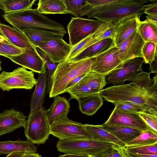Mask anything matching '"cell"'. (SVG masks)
<instances>
[{"label":"cell","mask_w":157,"mask_h":157,"mask_svg":"<svg viewBox=\"0 0 157 157\" xmlns=\"http://www.w3.org/2000/svg\"><path fill=\"white\" fill-rule=\"evenodd\" d=\"M50 125L46 110L40 108L30 113L24 127L25 135L33 144H44L50 134Z\"/></svg>","instance_id":"6"},{"label":"cell","mask_w":157,"mask_h":157,"mask_svg":"<svg viewBox=\"0 0 157 157\" xmlns=\"http://www.w3.org/2000/svg\"><path fill=\"white\" fill-rule=\"evenodd\" d=\"M112 151L106 154L101 157H112Z\"/></svg>","instance_id":"52"},{"label":"cell","mask_w":157,"mask_h":157,"mask_svg":"<svg viewBox=\"0 0 157 157\" xmlns=\"http://www.w3.org/2000/svg\"><path fill=\"white\" fill-rule=\"evenodd\" d=\"M150 72L142 71L138 72L128 81L140 89L157 94V91L152 87L153 79L151 78Z\"/></svg>","instance_id":"31"},{"label":"cell","mask_w":157,"mask_h":157,"mask_svg":"<svg viewBox=\"0 0 157 157\" xmlns=\"http://www.w3.org/2000/svg\"><path fill=\"white\" fill-rule=\"evenodd\" d=\"M23 52L16 55L6 56L13 62L39 74L47 70L46 62L37 52L36 47L22 49Z\"/></svg>","instance_id":"13"},{"label":"cell","mask_w":157,"mask_h":157,"mask_svg":"<svg viewBox=\"0 0 157 157\" xmlns=\"http://www.w3.org/2000/svg\"><path fill=\"white\" fill-rule=\"evenodd\" d=\"M0 33L12 44L20 49L35 47L22 31L1 22Z\"/></svg>","instance_id":"19"},{"label":"cell","mask_w":157,"mask_h":157,"mask_svg":"<svg viewBox=\"0 0 157 157\" xmlns=\"http://www.w3.org/2000/svg\"><path fill=\"white\" fill-rule=\"evenodd\" d=\"M95 58L76 61L64 60L59 63L52 77L49 97H55L64 93L66 86L73 79L91 72V66Z\"/></svg>","instance_id":"4"},{"label":"cell","mask_w":157,"mask_h":157,"mask_svg":"<svg viewBox=\"0 0 157 157\" xmlns=\"http://www.w3.org/2000/svg\"><path fill=\"white\" fill-rule=\"evenodd\" d=\"M35 0H0V9L5 13L31 9Z\"/></svg>","instance_id":"30"},{"label":"cell","mask_w":157,"mask_h":157,"mask_svg":"<svg viewBox=\"0 0 157 157\" xmlns=\"http://www.w3.org/2000/svg\"><path fill=\"white\" fill-rule=\"evenodd\" d=\"M157 44L150 42H145L142 50L144 62L150 65L157 57Z\"/></svg>","instance_id":"39"},{"label":"cell","mask_w":157,"mask_h":157,"mask_svg":"<svg viewBox=\"0 0 157 157\" xmlns=\"http://www.w3.org/2000/svg\"><path fill=\"white\" fill-rule=\"evenodd\" d=\"M23 52L22 49L14 46L7 38L0 34V55L4 56L16 55Z\"/></svg>","instance_id":"35"},{"label":"cell","mask_w":157,"mask_h":157,"mask_svg":"<svg viewBox=\"0 0 157 157\" xmlns=\"http://www.w3.org/2000/svg\"><path fill=\"white\" fill-rule=\"evenodd\" d=\"M113 46H115L113 39L101 40L83 51L70 61H76L96 57Z\"/></svg>","instance_id":"24"},{"label":"cell","mask_w":157,"mask_h":157,"mask_svg":"<svg viewBox=\"0 0 157 157\" xmlns=\"http://www.w3.org/2000/svg\"><path fill=\"white\" fill-rule=\"evenodd\" d=\"M48 72L39 74L35 88L31 96L30 112L42 107L45 96L47 86Z\"/></svg>","instance_id":"23"},{"label":"cell","mask_w":157,"mask_h":157,"mask_svg":"<svg viewBox=\"0 0 157 157\" xmlns=\"http://www.w3.org/2000/svg\"><path fill=\"white\" fill-rule=\"evenodd\" d=\"M68 13L75 17L79 16L82 10L87 4L86 0H63Z\"/></svg>","instance_id":"38"},{"label":"cell","mask_w":157,"mask_h":157,"mask_svg":"<svg viewBox=\"0 0 157 157\" xmlns=\"http://www.w3.org/2000/svg\"><path fill=\"white\" fill-rule=\"evenodd\" d=\"M123 149L126 157H157V155H143L132 153L127 151L124 147H123Z\"/></svg>","instance_id":"46"},{"label":"cell","mask_w":157,"mask_h":157,"mask_svg":"<svg viewBox=\"0 0 157 157\" xmlns=\"http://www.w3.org/2000/svg\"><path fill=\"white\" fill-rule=\"evenodd\" d=\"M136 30L143 40L157 44V26L145 20H137Z\"/></svg>","instance_id":"29"},{"label":"cell","mask_w":157,"mask_h":157,"mask_svg":"<svg viewBox=\"0 0 157 157\" xmlns=\"http://www.w3.org/2000/svg\"><path fill=\"white\" fill-rule=\"evenodd\" d=\"M21 157H41V155L36 153H25Z\"/></svg>","instance_id":"51"},{"label":"cell","mask_w":157,"mask_h":157,"mask_svg":"<svg viewBox=\"0 0 157 157\" xmlns=\"http://www.w3.org/2000/svg\"><path fill=\"white\" fill-rule=\"evenodd\" d=\"M103 22L97 20L72 17L67 26L69 44L72 47L94 33Z\"/></svg>","instance_id":"9"},{"label":"cell","mask_w":157,"mask_h":157,"mask_svg":"<svg viewBox=\"0 0 157 157\" xmlns=\"http://www.w3.org/2000/svg\"><path fill=\"white\" fill-rule=\"evenodd\" d=\"M36 8L41 14H67L63 0H40Z\"/></svg>","instance_id":"28"},{"label":"cell","mask_w":157,"mask_h":157,"mask_svg":"<svg viewBox=\"0 0 157 157\" xmlns=\"http://www.w3.org/2000/svg\"><path fill=\"white\" fill-rule=\"evenodd\" d=\"M84 124L86 130L92 136L93 139L113 143L121 147H124L125 144L124 143L101 128L99 125Z\"/></svg>","instance_id":"27"},{"label":"cell","mask_w":157,"mask_h":157,"mask_svg":"<svg viewBox=\"0 0 157 157\" xmlns=\"http://www.w3.org/2000/svg\"><path fill=\"white\" fill-rule=\"evenodd\" d=\"M78 101L80 111L88 116L94 114L103 104V98L99 93L81 98Z\"/></svg>","instance_id":"26"},{"label":"cell","mask_w":157,"mask_h":157,"mask_svg":"<svg viewBox=\"0 0 157 157\" xmlns=\"http://www.w3.org/2000/svg\"><path fill=\"white\" fill-rule=\"evenodd\" d=\"M114 105L115 108L120 110L138 113L145 111L150 108L147 105L137 104L129 101L120 102Z\"/></svg>","instance_id":"40"},{"label":"cell","mask_w":157,"mask_h":157,"mask_svg":"<svg viewBox=\"0 0 157 157\" xmlns=\"http://www.w3.org/2000/svg\"><path fill=\"white\" fill-rule=\"evenodd\" d=\"M144 60L142 58H134L123 63L110 72L105 78L107 83L113 86L123 85L139 72L142 71Z\"/></svg>","instance_id":"10"},{"label":"cell","mask_w":157,"mask_h":157,"mask_svg":"<svg viewBox=\"0 0 157 157\" xmlns=\"http://www.w3.org/2000/svg\"><path fill=\"white\" fill-rule=\"evenodd\" d=\"M128 152L143 155H157V144L135 147H124Z\"/></svg>","instance_id":"41"},{"label":"cell","mask_w":157,"mask_h":157,"mask_svg":"<svg viewBox=\"0 0 157 157\" xmlns=\"http://www.w3.org/2000/svg\"><path fill=\"white\" fill-rule=\"evenodd\" d=\"M150 73H153L155 75L157 74V59L156 58L153 60L150 65L149 69Z\"/></svg>","instance_id":"47"},{"label":"cell","mask_w":157,"mask_h":157,"mask_svg":"<svg viewBox=\"0 0 157 157\" xmlns=\"http://www.w3.org/2000/svg\"><path fill=\"white\" fill-rule=\"evenodd\" d=\"M157 144V133L150 129L143 131L136 138L126 143L124 147H135Z\"/></svg>","instance_id":"33"},{"label":"cell","mask_w":157,"mask_h":157,"mask_svg":"<svg viewBox=\"0 0 157 157\" xmlns=\"http://www.w3.org/2000/svg\"><path fill=\"white\" fill-rule=\"evenodd\" d=\"M26 117L24 113L14 108L5 109L0 113V136L25 127Z\"/></svg>","instance_id":"16"},{"label":"cell","mask_w":157,"mask_h":157,"mask_svg":"<svg viewBox=\"0 0 157 157\" xmlns=\"http://www.w3.org/2000/svg\"><path fill=\"white\" fill-rule=\"evenodd\" d=\"M25 153L22 152H13L8 155L6 157H21Z\"/></svg>","instance_id":"50"},{"label":"cell","mask_w":157,"mask_h":157,"mask_svg":"<svg viewBox=\"0 0 157 157\" xmlns=\"http://www.w3.org/2000/svg\"><path fill=\"white\" fill-rule=\"evenodd\" d=\"M105 78L102 75L91 71L86 73L79 82L99 92L107 84Z\"/></svg>","instance_id":"32"},{"label":"cell","mask_w":157,"mask_h":157,"mask_svg":"<svg viewBox=\"0 0 157 157\" xmlns=\"http://www.w3.org/2000/svg\"><path fill=\"white\" fill-rule=\"evenodd\" d=\"M123 147L117 146L113 148L112 151V157H126L124 151Z\"/></svg>","instance_id":"45"},{"label":"cell","mask_w":157,"mask_h":157,"mask_svg":"<svg viewBox=\"0 0 157 157\" xmlns=\"http://www.w3.org/2000/svg\"><path fill=\"white\" fill-rule=\"evenodd\" d=\"M117 146L113 143L93 139L59 140L56 144L57 150L59 152L94 157H101L111 151Z\"/></svg>","instance_id":"5"},{"label":"cell","mask_w":157,"mask_h":157,"mask_svg":"<svg viewBox=\"0 0 157 157\" xmlns=\"http://www.w3.org/2000/svg\"><path fill=\"white\" fill-rule=\"evenodd\" d=\"M88 5L91 7L104 6L117 2L118 0H86Z\"/></svg>","instance_id":"42"},{"label":"cell","mask_w":157,"mask_h":157,"mask_svg":"<svg viewBox=\"0 0 157 157\" xmlns=\"http://www.w3.org/2000/svg\"><path fill=\"white\" fill-rule=\"evenodd\" d=\"M67 92L70 96V100L75 99L78 101L81 98L99 93V92L78 82Z\"/></svg>","instance_id":"34"},{"label":"cell","mask_w":157,"mask_h":157,"mask_svg":"<svg viewBox=\"0 0 157 157\" xmlns=\"http://www.w3.org/2000/svg\"><path fill=\"white\" fill-rule=\"evenodd\" d=\"M37 82L33 71L18 67L10 72L3 71L0 74V88L3 91L13 89H31Z\"/></svg>","instance_id":"8"},{"label":"cell","mask_w":157,"mask_h":157,"mask_svg":"<svg viewBox=\"0 0 157 157\" xmlns=\"http://www.w3.org/2000/svg\"><path fill=\"white\" fill-rule=\"evenodd\" d=\"M90 157H94L92 156H90Z\"/></svg>","instance_id":"54"},{"label":"cell","mask_w":157,"mask_h":157,"mask_svg":"<svg viewBox=\"0 0 157 157\" xmlns=\"http://www.w3.org/2000/svg\"><path fill=\"white\" fill-rule=\"evenodd\" d=\"M141 16L125 18L113 23L115 46L117 47L136 30L137 20Z\"/></svg>","instance_id":"18"},{"label":"cell","mask_w":157,"mask_h":157,"mask_svg":"<svg viewBox=\"0 0 157 157\" xmlns=\"http://www.w3.org/2000/svg\"><path fill=\"white\" fill-rule=\"evenodd\" d=\"M2 16L13 28L21 31L30 28L47 29L64 35L67 33L61 24L49 19L38 12L36 8L5 13Z\"/></svg>","instance_id":"2"},{"label":"cell","mask_w":157,"mask_h":157,"mask_svg":"<svg viewBox=\"0 0 157 157\" xmlns=\"http://www.w3.org/2000/svg\"><path fill=\"white\" fill-rule=\"evenodd\" d=\"M146 17V21L157 26V16L147 15Z\"/></svg>","instance_id":"49"},{"label":"cell","mask_w":157,"mask_h":157,"mask_svg":"<svg viewBox=\"0 0 157 157\" xmlns=\"http://www.w3.org/2000/svg\"><path fill=\"white\" fill-rule=\"evenodd\" d=\"M1 60H0V71H2V68L1 67Z\"/></svg>","instance_id":"53"},{"label":"cell","mask_w":157,"mask_h":157,"mask_svg":"<svg viewBox=\"0 0 157 157\" xmlns=\"http://www.w3.org/2000/svg\"><path fill=\"white\" fill-rule=\"evenodd\" d=\"M113 24L103 22L94 33L72 48L65 61H70L83 51L99 41L107 38L114 40Z\"/></svg>","instance_id":"12"},{"label":"cell","mask_w":157,"mask_h":157,"mask_svg":"<svg viewBox=\"0 0 157 157\" xmlns=\"http://www.w3.org/2000/svg\"><path fill=\"white\" fill-rule=\"evenodd\" d=\"M86 74L78 76L71 80L67 85L64 93L67 92L70 89L77 83L85 76Z\"/></svg>","instance_id":"44"},{"label":"cell","mask_w":157,"mask_h":157,"mask_svg":"<svg viewBox=\"0 0 157 157\" xmlns=\"http://www.w3.org/2000/svg\"><path fill=\"white\" fill-rule=\"evenodd\" d=\"M139 113L151 130L157 133V108H150L147 110Z\"/></svg>","instance_id":"37"},{"label":"cell","mask_w":157,"mask_h":157,"mask_svg":"<svg viewBox=\"0 0 157 157\" xmlns=\"http://www.w3.org/2000/svg\"><path fill=\"white\" fill-rule=\"evenodd\" d=\"M22 31L36 47L52 40L62 39L64 35L60 33L42 29L27 28Z\"/></svg>","instance_id":"20"},{"label":"cell","mask_w":157,"mask_h":157,"mask_svg":"<svg viewBox=\"0 0 157 157\" xmlns=\"http://www.w3.org/2000/svg\"><path fill=\"white\" fill-rule=\"evenodd\" d=\"M38 47L46 54L52 62L56 63L65 60L72 48L63 38L51 40Z\"/></svg>","instance_id":"17"},{"label":"cell","mask_w":157,"mask_h":157,"mask_svg":"<svg viewBox=\"0 0 157 157\" xmlns=\"http://www.w3.org/2000/svg\"><path fill=\"white\" fill-rule=\"evenodd\" d=\"M105 123L127 126L143 131L151 130L139 113L121 110L115 107Z\"/></svg>","instance_id":"14"},{"label":"cell","mask_w":157,"mask_h":157,"mask_svg":"<svg viewBox=\"0 0 157 157\" xmlns=\"http://www.w3.org/2000/svg\"><path fill=\"white\" fill-rule=\"evenodd\" d=\"M144 43L136 29L117 47L122 62L137 58H143L142 50Z\"/></svg>","instance_id":"15"},{"label":"cell","mask_w":157,"mask_h":157,"mask_svg":"<svg viewBox=\"0 0 157 157\" xmlns=\"http://www.w3.org/2000/svg\"><path fill=\"white\" fill-rule=\"evenodd\" d=\"M99 126L125 144L136 138L143 131L127 126L105 123Z\"/></svg>","instance_id":"21"},{"label":"cell","mask_w":157,"mask_h":157,"mask_svg":"<svg viewBox=\"0 0 157 157\" xmlns=\"http://www.w3.org/2000/svg\"><path fill=\"white\" fill-rule=\"evenodd\" d=\"M70 108V103L65 98L59 95L55 97L50 108L46 110L50 124L59 117L67 116Z\"/></svg>","instance_id":"25"},{"label":"cell","mask_w":157,"mask_h":157,"mask_svg":"<svg viewBox=\"0 0 157 157\" xmlns=\"http://www.w3.org/2000/svg\"><path fill=\"white\" fill-rule=\"evenodd\" d=\"M36 49L40 56L46 62L48 72L46 93L49 94L52 86V77L58 64L52 62L46 54L40 48L36 47Z\"/></svg>","instance_id":"36"},{"label":"cell","mask_w":157,"mask_h":157,"mask_svg":"<svg viewBox=\"0 0 157 157\" xmlns=\"http://www.w3.org/2000/svg\"><path fill=\"white\" fill-rule=\"evenodd\" d=\"M37 150L36 146L29 140L0 141V154L7 155L13 152H22L35 153Z\"/></svg>","instance_id":"22"},{"label":"cell","mask_w":157,"mask_h":157,"mask_svg":"<svg viewBox=\"0 0 157 157\" xmlns=\"http://www.w3.org/2000/svg\"><path fill=\"white\" fill-rule=\"evenodd\" d=\"M147 0H118L116 2L103 6L91 7L87 3L79 16H87L102 22L116 23L124 18L142 15L147 5Z\"/></svg>","instance_id":"1"},{"label":"cell","mask_w":157,"mask_h":157,"mask_svg":"<svg viewBox=\"0 0 157 157\" xmlns=\"http://www.w3.org/2000/svg\"><path fill=\"white\" fill-rule=\"evenodd\" d=\"M90 156L86 155L69 153L59 155V157H90Z\"/></svg>","instance_id":"48"},{"label":"cell","mask_w":157,"mask_h":157,"mask_svg":"<svg viewBox=\"0 0 157 157\" xmlns=\"http://www.w3.org/2000/svg\"><path fill=\"white\" fill-rule=\"evenodd\" d=\"M99 94L114 105L129 101L157 108V94L144 91L130 83L112 86L100 90Z\"/></svg>","instance_id":"3"},{"label":"cell","mask_w":157,"mask_h":157,"mask_svg":"<svg viewBox=\"0 0 157 157\" xmlns=\"http://www.w3.org/2000/svg\"><path fill=\"white\" fill-rule=\"evenodd\" d=\"M123 63L118 48L113 46L95 57L91 70L106 77Z\"/></svg>","instance_id":"11"},{"label":"cell","mask_w":157,"mask_h":157,"mask_svg":"<svg viewBox=\"0 0 157 157\" xmlns=\"http://www.w3.org/2000/svg\"><path fill=\"white\" fill-rule=\"evenodd\" d=\"M144 13L147 15L157 16V2H153L147 5Z\"/></svg>","instance_id":"43"},{"label":"cell","mask_w":157,"mask_h":157,"mask_svg":"<svg viewBox=\"0 0 157 157\" xmlns=\"http://www.w3.org/2000/svg\"><path fill=\"white\" fill-rule=\"evenodd\" d=\"M50 133L59 140L93 139L84 124L72 121L67 116L59 117L50 124Z\"/></svg>","instance_id":"7"}]
</instances>
